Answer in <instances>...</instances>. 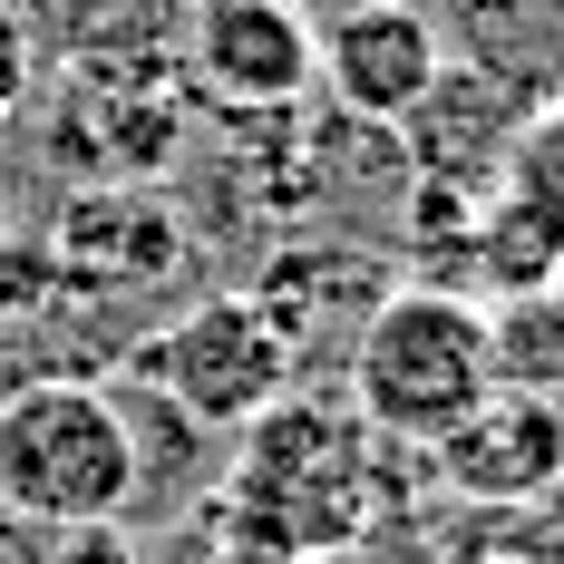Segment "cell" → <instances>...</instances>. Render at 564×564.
<instances>
[{
    "mask_svg": "<svg viewBox=\"0 0 564 564\" xmlns=\"http://www.w3.org/2000/svg\"><path fill=\"white\" fill-rule=\"evenodd\" d=\"M185 88L225 117H292L322 88V30L292 0H195Z\"/></svg>",
    "mask_w": 564,
    "mask_h": 564,
    "instance_id": "5b68a950",
    "label": "cell"
},
{
    "mask_svg": "<svg viewBox=\"0 0 564 564\" xmlns=\"http://www.w3.org/2000/svg\"><path fill=\"white\" fill-rule=\"evenodd\" d=\"M205 564H263V555H243V545H215V555H205Z\"/></svg>",
    "mask_w": 564,
    "mask_h": 564,
    "instance_id": "9a60e30c",
    "label": "cell"
},
{
    "mask_svg": "<svg viewBox=\"0 0 564 564\" xmlns=\"http://www.w3.org/2000/svg\"><path fill=\"white\" fill-rule=\"evenodd\" d=\"M380 525L370 429L332 399H273L253 429H234L225 467V545L263 564H350Z\"/></svg>",
    "mask_w": 564,
    "mask_h": 564,
    "instance_id": "6da1fadb",
    "label": "cell"
},
{
    "mask_svg": "<svg viewBox=\"0 0 564 564\" xmlns=\"http://www.w3.org/2000/svg\"><path fill=\"white\" fill-rule=\"evenodd\" d=\"M40 564H147V555L127 545V525H68Z\"/></svg>",
    "mask_w": 564,
    "mask_h": 564,
    "instance_id": "8fae6325",
    "label": "cell"
},
{
    "mask_svg": "<svg viewBox=\"0 0 564 564\" xmlns=\"http://www.w3.org/2000/svg\"><path fill=\"white\" fill-rule=\"evenodd\" d=\"M137 380L166 399L175 419H195V429H253L273 399H292L302 380V350L282 332L273 312H263V292H205V302H185L175 322L137 340Z\"/></svg>",
    "mask_w": 564,
    "mask_h": 564,
    "instance_id": "277c9868",
    "label": "cell"
},
{
    "mask_svg": "<svg viewBox=\"0 0 564 564\" xmlns=\"http://www.w3.org/2000/svg\"><path fill=\"white\" fill-rule=\"evenodd\" d=\"M147 487V448L88 370H50L0 399V516L10 525H117Z\"/></svg>",
    "mask_w": 564,
    "mask_h": 564,
    "instance_id": "3957f363",
    "label": "cell"
},
{
    "mask_svg": "<svg viewBox=\"0 0 564 564\" xmlns=\"http://www.w3.org/2000/svg\"><path fill=\"white\" fill-rule=\"evenodd\" d=\"M497 390V312L448 282H399L350 332V419L390 448H438Z\"/></svg>",
    "mask_w": 564,
    "mask_h": 564,
    "instance_id": "7a4b0ae2",
    "label": "cell"
},
{
    "mask_svg": "<svg viewBox=\"0 0 564 564\" xmlns=\"http://www.w3.org/2000/svg\"><path fill=\"white\" fill-rule=\"evenodd\" d=\"M185 137V88L137 58H88L58 98V156L98 166V185H147Z\"/></svg>",
    "mask_w": 564,
    "mask_h": 564,
    "instance_id": "ba28073f",
    "label": "cell"
},
{
    "mask_svg": "<svg viewBox=\"0 0 564 564\" xmlns=\"http://www.w3.org/2000/svg\"><path fill=\"white\" fill-rule=\"evenodd\" d=\"M438 564H516V545H457V555H438Z\"/></svg>",
    "mask_w": 564,
    "mask_h": 564,
    "instance_id": "5bb4252c",
    "label": "cell"
},
{
    "mask_svg": "<svg viewBox=\"0 0 564 564\" xmlns=\"http://www.w3.org/2000/svg\"><path fill=\"white\" fill-rule=\"evenodd\" d=\"M438 68H448V40H438V20L419 0H350L322 30V88L360 127H399L438 88Z\"/></svg>",
    "mask_w": 564,
    "mask_h": 564,
    "instance_id": "9c48e42d",
    "label": "cell"
},
{
    "mask_svg": "<svg viewBox=\"0 0 564 564\" xmlns=\"http://www.w3.org/2000/svg\"><path fill=\"white\" fill-rule=\"evenodd\" d=\"M497 195H516L535 225L564 234V98L555 108H525V127L507 137V166H497Z\"/></svg>",
    "mask_w": 564,
    "mask_h": 564,
    "instance_id": "30bf717a",
    "label": "cell"
},
{
    "mask_svg": "<svg viewBox=\"0 0 564 564\" xmlns=\"http://www.w3.org/2000/svg\"><path fill=\"white\" fill-rule=\"evenodd\" d=\"M20 98H30V20L0 0V117L20 108Z\"/></svg>",
    "mask_w": 564,
    "mask_h": 564,
    "instance_id": "7c38bea8",
    "label": "cell"
},
{
    "mask_svg": "<svg viewBox=\"0 0 564 564\" xmlns=\"http://www.w3.org/2000/svg\"><path fill=\"white\" fill-rule=\"evenodd\" d=\"M429 457H438V477L467 507H535V497L564 487V390L497 380Z\"/></svg>",
    "mask_w": 564,
    "mask_h": 564,
    "instance_id": "52a82bcc",
    "label": "cell"
},
{
    "mask_svg": "<svg viewBox=\"0 0 564 564\" xmlns=\"http://www.w3.org/2000/svg\"><path fill=\"white\" fill-rule=\"evenodd\" d=\"M516 564H564V487L525 507V535H516Z\"/></svg>",
    "mask_w": 564,
    "mask_h": 564,
    "instance_id": "4fadbf2b",
    "label": "cell"
},
{
    "mask_svg": "<svg viewBox=\"0 0 564 564\" xmlns=\"http://www.w3.org/2000/svg\"><path fill=\"white\" fill-rule=\"evenodd\" d=\"M40 253L68 302H147L185 273V215L147 185H88L40 225Z\"/></svg>",
    "mask_w": 564,
    "mask_h": 564,
    "instance_id": "8992f818",
    "label": "cell"
}]
</instances>
